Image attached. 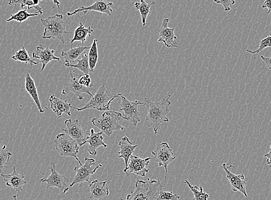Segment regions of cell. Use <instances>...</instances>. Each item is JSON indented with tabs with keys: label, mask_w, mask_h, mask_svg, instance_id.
Returning <instances> with one entry per match:
<instances>
[{
	"label": "cell",
	"mask_w": 271,
	"mask_h": 200,
	"mask_svg": "<svg viewBox=\"0 0 271 200\" xmlns=\"http://www.w3.org/2000/svg\"><path fill=\"white\" fill-rule=\"evenodd\" d=\"M171 96L160 102H152L148 98H145V105L148 109V116L144 120L145 125L148 127H153L155 134L158 133L160 127L165 123L169 122L167 115L170 113V100Z\"/></svg>",
	"instance_id": "cell-1"
},
{
	"label": "cell",
	"mask_w": 271,
	"mask_h": 200,
	"mask_svg": "<svg viewBox=\"0 0 271 200\" xmlns=\"http://www.w3.org/2000/svg\"><path fill=\"white\" fill-rule=\"evenodd\" d=\"M157 180H137L135 182V190L127 195L126 199L120 200H154L160 191L165 188V183H161L157 175Z\"/></svg>",
	"instance_id": "cell-2"
},
{
	"label": "cell",
	"mask_w": 271,
	"mask_h": 200,
	"mask_svg": "<svg viewBox=\"0 0 271 200\" xmlns=\"http://www.w3.org/2000/svg\"><path fill=\"white\" fill-rule=\"evenodd\" d=\"M41 21L45 27L44 35L42 36L43 39H58L65 44V36L71 33L66 30V23L63 15L49 16L46 19H41Z\"/></svg>",
	"instance_id": "cell-3"
},
{
	"label": "cell",
	"mask_w": 271,
	"mask_h": 200,
	"mask_svg": "<svg viewBox=\"0 0 271 200\" xmlns=\"http://www.w3.org/2000/svg\"><path fill=\"white\" fill-rule=\"evenodd\" d=\"M122 119V113L109 110L100 117L93 118L91 122L94 126L100 129L107 137H110L115 131L125 130V127L120 123Z\"/></svg>",
	"instance_id": "cell-4"
},
{
	"label": "cell",
	"mask_w": 271,
	"mask_h": 200,
	"mask_svg": "<svg viewBox=\"0 0 271 200\" xmlns=\"http://www.w3.org/2000/svg\"><path fill=\"white\" fill-rule=\"evenodd\" d=\"M119 96V93L115 96L111 95L107 90L105 84H103L98 88L96 94L84 107L79 108L72 106L71 108L76 109L77 111H82V110L88 109H95L100 111H107L110 110L111 104Z\"/></svg>",
	"instance_id": "cell-5"
},
{
	"label": "cell",
	"mask_w": 271,
	"mask_h": 200,
	"mask_svg": "<svg viewBox=\"0 0 271 200\" xmlns=\"http://www.w3.org/2000/svg\"><path fill=\"white\" fill-rule=\"evenodd\" d=\"M54 145L60 156L73 157L79 165H83L77 157V154L79 152V145L70 135L66 133L58 134L56 137Z\"/></svg>",
	"instance_id": "cell-6"
},
{
	"label": "cell",
	"mask_w": 271,
	"mask_h": 200,
	"mask_svg": "<svg viewBox=\"0 0 271 200\" xmlns=\"http://www.w3.org/2000/svg\"><path fill=\"white\" fill-rule=\"evenodd\" d=\"M84 164L76 166L74 167V171L76 175L72 182L71 183L70 187H72L76 184H79V187L83 186L84 182H88L90 184V178L94 174H95L97 170L102 167L101 164H97L96 160L93 159L85 158Z\"/></svg>",
	"instance_id": "cell-7"
},
{
	"label": "cell",
	"mask_w": 271,
	"mask_h": 200,
	"mask_svg": "<svg viewBox=\"0 0 271 200\" xmlns=\"http://www.w3.org/2000/svg\"><path fill=\"white\" fill-rule=\"evenodd\" d=\"M121 97L122 102L120 103V110L122 114V119L124 120L130 122L133 125L137 126L140 122L142 114H141L138 107L139 105H145L144 103L139 100L130 101L123 96L121 93H119Z\"/></svg>",
	"instance_id": "cell-8"
},
{
	"label": "cell",
	"mask_w": 271,
	"mask_h": 200,
	"mask_svg": "<svg viewBox=\"0 0 271 200\" xmlns=\"http://www.w3.org/2000/svg\"><path fill=\"white\" fill-rule=\"evenodd\" d=\"M153 156V161L158 164L159 167H163L165 168V181H167L168 175V166L173 163L176 159V157L173 150L170 148L167 142H164L158 144L156 150L152 152Z\"/></svg>",
	"instance_id": "cell-9"
},
{
	"label": "cell",
	"mask_w": 271,
	"mask_h": 200,
	"mask_svg": "<svg viewBox=\"0 0 271 200\" xmlns=\"http://www.w3.org/2000/svg\"><path fill=\"white\" fill-rule=\"evenodd\" d=\"M50 171V175L48 177L41 179L40 182L46 183L47 190L50 188H58L62 190L64 194H66L70 189V187L68 186L70 179L57 171V165L54 162L51 164Z\"/></svg>",
	"instance_id": "cell-10"
},
{
	"label": "cell",
	"mask_w": 271,
	"mask_h": 200,
	"mask_svg": "<svg viewBox=\"0 0 271 200\" xmlns=\"http://www.w3.org/2000/svg\"><path fill=\"white\" fill-rule=\"evenodd\" d=\"M66 128L63 129L64 133L70 135L78 143L80 147H83L87 142V139L90 135V131H85L79 123L78 119L72 121L71 119L64 122Z\"/></svg>",
	"instance_id": "cell-11"
},
{
	"label": "cell",
	"mask_w": 271,
	"mask_h": 200,
	"mask_svg": "<svg viewBox=\"0 0 271 200\" xmlns=\"http://www.w3.org/2000/svg\"><path fill=\"white\" fill-rule=\"evenodd\" d=\"M114 9H116V8L113 3L106 2L105 0H96L92 6L87 7L82 6L74 12H67V15L69 17L73 15L79 17L82 14H87L89 11H95L111 16Z\"/></svg>",
	"instance_id": "cell-12"
},
{
	"label": "cell",
	"mask_w": 271,
	"mask_h": 200,
	"mask_svg": "<svg viewBox=\"0 0 271 200\" xmlns=\"http://www.w3.org/2000/svg\"><path fill=\"white\" fill-rule=\"evenodd\" d=\"M74 72V71H73ZM73 72L70 71L71 80L68 84H64V88L62 90V95H67L68 93H73L75 97L72 100H74L75 98L79 100L84 99V93H87L92 97H93L92 93L90 92V88H86L79 83V80L81 75L76 76L73 75Z\"/></svg>",
	"instance_id": "cell-13"
},
{
	"label": "cell",
	"mask_w": 271,
	"mask_h": 200,
	"mask_svg": "<svg viewBox=\"0 0 271 200\" xmlns=\"http://www.w3.org/2000/svg\"><path fill=\"white\" fill-rule=\"evenodd\" d=\"M222 167L226 173V177L228 180L229 181L231 189L234 192H239L243 194L245 197H248L247 193L246 186L247 182L245 181V177L243 174H234L232 173L230 170V167H234L233 166L230 165L228 166L227 164L223 163Z\"/></svg>",
	"instance_id": "cell-14"
},
{
	"label": "cell",
	"mask_w": 271,
	"mask_h": 200,
	"mask_svg": "<svg viewBox=\"0 0 271 200\" xmlns=\"http://www.w3.org/2000/svg\"><path fill=\"white\" fill-rule=\"evenodd\" d=\"M169 19L162 20L161 27L158 29L160 38L158 42H163L167 48H178L177 37L175 35V28L169 27Z\"/></svg>",
	"instance_id": "cell-15"
},
{
	"label": "cell",
	"mask_w": 271,
	"mask_h": 200,
	"mask_svg": "<svg viewBox=\"0 0 271 200\" xmlns=\"http://www.w3.org/2000/svg\"><path fill=\"white\" fill-rule=\"evenodd\" d=\"M150 157L142 159L139 156L132 155L128 161L126 175L129 176V173H134L137 176L145 177L146 174L149 172V169L146 167L150 163Z\"/></svg>",
	"instance_id": "cell-16"
},
{
	"label": "cell",
	"mask_w": 271,
	"mask_h": 200,
	"mask_svg": "<svg viewBox=\"0 0 271 200\" xmlns=\"http://www.w3.org/2000/svg\"><path fill=\"white\" fill-rule=\"evenodd\" d=\"M13 172L10 174H1L4 178V182L6 183L7 186L14 189L17 192L23 191V188L24 185L28 182L25 181V174H20L17 172L16 166H13Z\"/></svg>",
	"instance_id": "cell-17"
},
{
	"label": "cell",
	"mask_w": 271,
	"mask_h": 200,
	"mask_svg": "<svg viewBox=\"0 0 271 200\" xmlns=\"http://www.w3.org/2000/svg\"><path fill=\"white\" fill-rule=\"evenodd\" d=\"M55 50L51 49L48 47L44 48V46L39 45L36 50L32 54L33 59L40 60L42 63V71H44L45 68L48 64L53 61H60V58L55 56Z\"/></svg>",
	"instance_id": "cell-18"
},
{
	"label": "cell",
	"mask_w": 271,
	"mask_h": 200,
	"mask_svg": "<svg viewBox=\"0 0 271 200\" xmlns=\"http://www.w3.org/2000/svg\"><path fill=\"white\" fill-rule=\"evenodd\" d=\"M119 146L120 150L118 152L120 158H123L125 162V168L124 169V174H126V170L128 167V161L130 160L132 153L134 152L136 148L138 147L137 145L134 146L132 143L129 140L127 136H124L119 143ZM121 174V175H122Z\"/></svg>",
	"instance_id": "cell-19"
},
{
	"label": "cell",
	"mask_w": 271,
	"mask_h": 200,
	"mask_svg": "<svg viewBox=\"0 0 271 200\" xmlns=\"http://www.w3.org/2000/svg\"><path fill=\"white\" fill-rule=\"evenodd\" d=\"M89 187L91 193L90 199L100 200L110 194L109 185L106 181L100 182L96 180L90 182Z\"/></svg>",
	"instance_id": "cell-20"
},
{
	"label": "cell",
	"mask_w": 271,
	"mask_h": 200,
	"mask_svg": "<svg viewBox=\"0 0 271 200\" xmlns=\"http://www.w3.org/2000/svg\"><path fill=\"white\" fill-rule=\"evenodd\" d=\"M90 131V135L87 141V142L89 144L88 151L90 155L96 156L98 148L102 146L106 149L107 147V145L104 141V138L102 136V134L104 133L102 131L95 133L94 130L92 128Z\"/></svg>",
	"instance_id": "cell-21"
},
{
	"label": "cell",
	"mask_w": 271,
	"mask_h": 200,
	"mask_svg": "<svg viewBox=\"0 0 271 200\" xmlns=\"http://www.w3.org/2000/svg\"><path fill=\"white\" fill-rule=\"evenodd\" d=\"M25 88L29 94L32 97L33 100L35 102L39 111L41 113H44L45 112V109L43 108L46 109H48V108L41 104L40 98H39L38 89L35 81H34L31 75L29 73L25 74Z\"/></svg>",
	"instance_id": "cell-22"
},
{
	"label": "cell",
	"mask_w": 271,
	"mask_h": 200,
	"mask_svg": "<svg viewBox=\"0 0 271 200\" xmlns=\"http://www.w3.org/2000/svg\"><path fill=\"white\" fill-rule=\"evenodd\" d=\"M51 109L57 114L58 118H62V115L65 113L67 116L71 117L70 111L71 104L68 103L67 100H62L58 99L55 95H51L49 98Z\"/></svg>",
	"instance_id": "cell-23"
},
{
	"label": "cell",
	"mask_w": 271,
	"mask_h": 200,
	"mask_svg": "<svg viewBox=\"0 0 271 200\" xmlns=\"http://www.w3.org/2000/svg\"><path fill=\"white\" fill-rule=\"evenodd\" d=\"M94 32V30L92 28L91 25H90L88 28L85 27L84 24L80 22L79 25L74 31V35L71 40L70 45H72L75 41L80 42L84 45L87 37H91L92 33Z\"/></svg>",
	"instance_id": "cell-24"
},
{
	"label": "cell",
	"mask_w": 271,
	"mask_h": 200,
	"mask_svg": "<svg viewBox=\"0 0 271 200\" xmlns=\"http://www.w3.org/2000/svg\"><path fill=\"white\" fill-rule=\"evenodd\" d=\"M91 47H87L82 45L79 47L71 48V49L68 51H63L62 53V56L64 58V61L66 63H69L71 64H74L77 62V59L82 54H83L86 49H90Z\"/></svg>",
	"instance_id": "cell-25"
},
{
	"label": "cell",
	"mask_w": 271,
	"mask_h": 200,
	"mask_svg": "<svg viewBox=\"0 0 271 200\" xmlns=\"http://www.w3.org/2000/svg\"><path fill=\"white\" fill-rule=\"evenodd\" d=\"M65 66L70 68H76V69L83 72L85 75H89L90 72H91L89 65V54L86 52L83 54V56L80 60H77L76 65L66 63Z\"/></svg>",
	"instance_id": "cell-26"
},
{
	"label": "cell",
	"mask_w": 271,
	"mask_h": 200,
	"mask_svg": "<svg viewBox=\"0 0 271 200\" xmlns=\"http://www.w3.org/2000/svg\"><path fill=\"white\" fill-rule=\"evenodd\" d=\"M43 0H10L8 2L9 5H15L17 4H20L21 8H23L25 6L28 7V10L34 9L36 10L37 13H39L40 15L43 14V10L42 8L39 6L40 2Z\"/></svg>",
	"instance_id": "cell-27"
},
{
	"label": "cell",
	"mask_w": 271,
	"mask_h": 200,
	"mask_svg": "<svg viewBox=\"0 0 271 200\" xmlns=\"http://www.w3.org/2000/svg\"><path fill=\"white\" fill-rule=\"evenodd\" d=\"M155 2H153L150 4H148L145 0H140V2H136L134 4V7L136 10H139L143 23V26L146 24V19L150 13V8L154 5Z\"/></svg>",
	"instance_id": "cell-28"
},
{
	"label": "cell",
	"mask_w": 271,
	"mask_h": 200,
	"mask_svg": "<svg viewBox=\"0 0 271 200\" xmlns=\"http://www.w3.org/2000/svg\"><path fill=\"white\" fill-rule=\"evenodd\" d=\"M11 59L15 61L30 64L32 66L37 65L40 62H36L29 56L28 51L24 46H22L20 49L17 51L14 55L11 56Z\"/></svg>",
	"instance_id": "cell-29"
},
{
	"label": "cell",
	"mask_w": 271,
	"mask_h": 200,
	"mask_svg": "<svg viewBox=\"0 0 271 200\" xmlns=\"http://www.w3.org/2000/svg\"><path fill=\"white\" fill-rule=\"evenodd\" d=\"M98 37L94 39L91 48L90 49L89 53V65L91 72H93L96 69V67L98 60Z\"/></svg>",
	"instance_id": "cell-30"
},
{
	"label": "cell",
	"mask_w": 271,
	"mask_h": 200,
	"mask_svg": "<svg viewBox=\"0 0 271 200\" xmlns=\"http://www.w3.org/2000/svg\"><path fill=\"white\" fill-rule=\"evenodd\" d=\"M183 183L192 191L195 200H208L209 195L205 192L203 186H193L187 180L184 181Z\"/></svg>",
	"instance_id": "cell-31"
},
{
	"label": "cell",
	"mask_w": 271,
	"mask_h": 200,
	"mask_svg": "<svg viewBox=\"0 0 271 200\" xmlns=\"http://www.w3.org/2000/svg\"><path fill=\"white\" fill-rule=\"evenodd\" d=\"M38 13L35 14H29L26 10H22L18 11L16 14H13L9 19H7V22H12V21H16L19 23H23L31 17L37 16Z\"/></svg>",
	"instance_id": "cell-32"
},
{
	"label": "cell",
	"mask_w": 271,
	"mask_h": 200,
	"mask_svg": "<svg viewBox=\"0 0 271 200\" xmlns=\"http://www.w3.org/2000/svg\"><path fill=\"white\" fill-rule=\"evenodd\" d=\"M6 148V146H4L1 154H0V172H1V174L6 173V169L8 167V162L12 156L11 152L4 151V149Z\"/></svg>",
	"instance_id": "cell-33"
},
{
	"label": "cell",
	"mask_w": 271,
	"mask_h": 200,
	"mask_svg": "<svg viewBox=\"0 0 271 200\" xmlns=\"http://www.w3.org/2000/svg\"><path fill=\"white\" fill-rule=\"evenodd\" d=\"M270 47H271V36H268L264 38V39L260 41L259 48L256 50L252 51L248 49L247 50V52L252 54H259L262 50H263L266 48Z\"/></svg>",
	"instance_id": "cell-34"
},
{
	"label": "cell",
	"mask_w": 271,
	"mask_h": 200,
	"mask_svg": "<svg viewBox=\"0 0 271 200\" xmlns=\"http://www.w3.org/2000/svg\"><path fill=\"white\" fill-rule=\"evenodd\" d=\"M180 197L173 193V191L161 190L156 197L157 200H179Z\"/></svg>",
	"instance_id": "cell-35"
},
{
	"label": "cell",
	"mask_w": 271,
	"mask_h": 200,
	"mask_svg": "<svg viewBox=\"0 0 271 200\" xmlns=\"http://www.w3.org/2000/svg\"><path fill=\"white\" fill-rule=\"evenodd\" d=\"M213 2L218 4H221L226 12L230 11L232 9L231 7L236 3L235 0H213Z\"/></svg>",
	"instance_id": "cell-36"
},
{
	"label": "cell",
	"mask_w": 271,
	"mask_h": 200,
	"mask_svg": "<svg viewBox=\"0 0 271 200\" xmlns=\"http://www.w3.org/2000/svg\"><path fill=\"white\" fill-rule=\"evenodd\" d=\"M79 82L81 85L86 88H90L93 87L92 80L90 78L89 75H81Z\"/></svg>",
	"instance_id": "cell-37"
},
{
	"label": "cell",
	"mask_w": 271,
	"mask_h": 200,
	"mask_svg": "<svg viewBox=\"0 0 271 200\" xmlns=\"http://www.w3.org/2000/svg\"><path fill=\"white\" fill-rule=\"evenodd\" d=\"M262 8H267L268 10V14H270L271 12V0H265V2L262 4Z\"/></svg>",
	"instance_id": "cell-38"
},
{
	"label": "cell",
	"mask_w": 271,
	"mask_h": 200,
	"mask_svg": "<svg viewBox=\"0 0 271 200\" xmlns=\"http://www.w3.org/2000/svg\"><path fill=\"white\" fill-rule=\"evenodd\" d=\"M261 59H262V61H263L265 62L268 69L271 70V58H266L264 56H261Z\"/></svg>",
	"instance_id": "cell-39"
},
{
	"label": "cell",
	"mask_w": 271,
	"mask_h": 200,
	"mask_svg": "<svg viewBox=\"0 0 271 200\" xmlns=\"http://www.w3.org/2000/svg\"><path fill=\"white\" fill-rule=\"evenodd\" d=\"M264 157H266V159H266V163L271 167V145L270 146L269 152L266 153V154L264 155Z\"/></svg>",
	"instance_id": "cell-40"
},
{
	"label": "cell",
	"mask_w": 271,
	"mask_h": 200,
	"mask_svg": "<svg viewBox=\"0 0 271 200\" xmlns=\"http://www.w3.org/2000/svg\"><path fill=\"white\" fill-rule=\"evenodd\" d=\"M53 2L54 5L53 7L51 8L50 10H53L54 8H55V6H57L59 9H60V3L59 1V0H53Z\"/></svg>",
	"instance_id": "cell-41"
},
{
	"label": "cell",
	"mask_w": 271,
	"mask_h": 200,
	"mask_svg": "<svg viewBox=\"0 0 271 200\" xmlns=\"http://www.w3.org/2000/svg\"><path fill=\"white\" fill-rule=\"evenodd\" d=\"M18 195H14V196H13V200H18Z\"/></svg>",
	"instance_id": "cell-42"
}]
</instances>
